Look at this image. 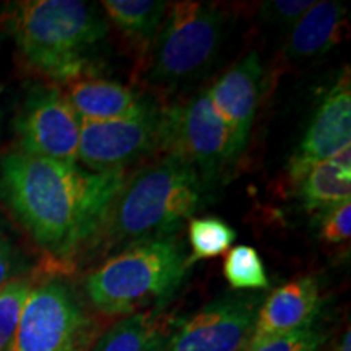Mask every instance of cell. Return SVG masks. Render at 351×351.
I'll return each mask as SVG.
<instances>
[{"label": "cell", "mask_w": 351, "mask_h": 351, "mask_svg": "<svg viewBox=\"0 0 351 351\" xmlns=\"http://www.w3.org/2000/svg\"><path fill=\"white\" fill-rule=\"evenodd\" d=\"M125 179V171L93 173L16 148L0 156V202L34 243L59 261L96 247Z\"/></svg>", "instance_id": "cell-1"}, {"label": "cell", "mask_w": 351, "mask_h": 351, "mask_svg": "<svg viewBox=\"0 0 351 351\" xmlns=\"http://www.w3.org/2000/svg\"><path fill=\"white\" fill-rule=\"evenodd\" d=\"M7 26L29 67L52 82L98 77V49L109 23L93 3L80 0H25L13 3Z\"/></svg>", "instance_id": "cell-2"}, {"label": "cell", "mask_w": 351, "mask_h": 351, "mask_svg": "<svg viewBox=\"0 0 351 351\" xmlns=\"http://www.w3.org/2000/svg\"><path fill=\"white\" fill-rule=\"evenodd\" d=\"M204 191V182L191 165L160 155L127 176L98 244H103L104 252L124 251L130 245L176 236L179 226L200 208Z\"/></svg>", "instance_id": "cell-3"}, {"label": "cell", "mask_w": 351, "mask_h": 351, "mask_svg": "<svg viewBox=\"0 0 351 351\" xmlns=\"http://www.w3.org/2000/svg\"><path fill=\"white\" fill-rule=\"evenodd\" d=\"M189 270L184 245L176 236L147 241L108 257L83 280L88 301L106 315H130L165 301Z\"/></svg>", "instance_id": "cell-4"}, {"label": "cell", "mask_w": 351, "mask_h": 351, "mask_svg": "<svg viewBox=\"0 0 351 351\" xmlns=\"http://www.w3.org/2000/svg\"><path fill=\"white\" fill-rule=\"evenodd\" d=\"M225 26V12L215 3H168L150 49L148 80L161 90H176L195 80L217 57Z\"/></svg>", "instance_id": "cell-5"}, {"label": "cell", "mask_w": 351, "mask_h": 351, "mask_svg": "<svg viewBox=\"0 0 351 351\" xmlns=\"http://www.w3.org/2000/svg\"><path fill=\"white\" fill-rule=\"evenodd\" d=\"M160 153L191 165L205 189L238 163L241 153L204 88L191 98L161 106Z\"/></svg>", "instance_id": "cell-6"}, {"label": "cell", "mask_w": 351, "mask_h": 351, "mask_svg": "<svg viewBox=\"0 0 351 351\" xmlns=\"http://www.w3.org/2000/svg\"><path fill=\"white\" fill-rule=\"evenodd\" d=\"M161 106L152 98L124 117L103 122H80L78 163L93 173L125 171L160 153Z\"/></svg>", "instance_id": "cell-7"}, {"label": "cell", "mask_w": 351, "mask_h": 351, "mask_svg": "<svg viewBox=\"0 0 351 351\" xmlns=\"http://www.w3.org/2000/svg\"><path fill=\"white\" fill-rule=\"evenodd\" d=\"M88 319L69 283L52 278L33 287L8 351H82Z\"/></svg>", "instance_id": "cell-8"}, {"label": "cell", "mask_w": 351, "mask_h": 351, "mask_svg": "<svg viewBox=\"0 0 351 351\" xmlns=\"http://www.w3.org/2000/svg\"><path fill=\"white\" fill-rule=\"evenodd\" d=\"M263 295L231 293L176 322L160 351H244Z\"/></svg>", "instance_id": "cell-9"}, {"label": "cell", "mask_w": 351, "mask_h": 351, "mask_svg": "<svg viewBox=\"0 0 351 351\" xmlns=\"http://www.w3.org/2000/svg\"><path fill=\"white\" fill-rule=\"evenodd\" d=\"M13 127L19 143L16 150L78 163L80 119L59 86H33L21 103Z\"/></svg>", "instance_id": "cell-10"}, {"label": "cell", "mask_w": 351, "mask_h": 351, "mask_svg": "<svg viewBox=\"0 0 351 351\" xmlns=\"http://www.w3.org/2000/svg\"><path fill=\"white\" fill-rule=\"evenodd\" d=\"M351 147V82L346 67L339 80L320 99L304 137L288 161V176L293 184L311 166L330 160Z\"/></svg>", "instance_id": "cell-11"}, {"label": "cell", "mask_w": 351, "mask_h": 351, "mask_svg": "<svg viewBox=\"0 0 351 351\" xmlns=\"http://www.w3.org/2000/svg\"><path fill=\"white\" fill-rule=\"evenodd\" d=\"M263 85L265 69L262 59L256 51H251L207 88L215 111L230 129L241 155L251 137Z\"/></svg>", "instance_id": "cell-12"}, {"label": "cell", "mask_w": 351, "mask_h": 351, "mask_svg": "<svg viewBox=\"0 0 351 351\" xmlns=\"http://www.w3.org/2000/svg\"><path fill=\"white\" fill-rule=\"evenodd\" d=\"M319 309L320 283L315 276L306 275L282 285L258 307L245 350L311 326L317 319Z\"/></svg>", "instance_id": "cell-13"}, {"label": "cell", "mask_w": 351, "mask_h": 351, "mask_svg": "<svg viewBox=\"0 0 351 351\" xmlns=\"http://www.w3.org/2000/svg\"><path fill=\"white\" fill-rule=\"evenodd\" d=\"M346 7L340 2H314L293 25L285 44V56L293 62L315 59L343 39Z\"/></svg>", "instance_id": "cell-14"}, {"label": "cell", "mask_w": 351, "mask_h": 351, "mask_svg": "<svg viewBox=\"0 0 351 351\" xmlns=\"http://www.w3.org/2000/svg\"><path fill=\"white\" fill-rule=\"evenodd\" d=\"M62 91L80 122L119 119L134 111L143 98L134 88L101 77L70 82Z\"/></svg>", "instance_id": "cell-15"}, {"label": "cell", "mask_w": 351, "mask_h": 351, "mask_svg": "<svg viewBox=\"0 0 351 351\" xmlns=\"http://www.w3.org/2000/svg\"><path fill=\"white\" fill-rule=\"evenodd\" d=\"M296 194L302 207L313 215L351 202V147L343 148L330 160L311 166L298 179Z\"/></svg>", "instance_id": "cell-16"}, {"label": "cell", "mask_w": 351, "mask_h": 351, "mask_svg": "<svg viewBox=\"0 0 351 351\" xmlns=\"http://www.w3.org/2000/svg\"><path fill=\"white\" fill-rule=\"evenodd\" d=\"M101 8L129 46L140 54L150 52L168 2L160 0H103Z\"/></svg>", "instance_id": "cell-17"}, {"label": "cell", "mask_w": 351, "mask_h": 351, "mask_svg": "<svg viewBox=\"0 0 351 351\" xmlns=\"http://www.w3.org/2000/svg\"><path fill=\"white\" fill-rule=\"evenodd\" d=\"M171 324L160 309L138 311L109 327L91 351H160Z\"/></svg>", "instance_id": "cell-18"}, {"label": "cell", "mask_w": 351, "mask_h": 351, "mask_svg": "<svg viewBox=\"0 0 351 351\" xmlns=\"http://www.w3.org/2000/svg\"><path fill=\"white\" fill-rule=\"evenodd\" d=\"M236 241V231L223 219L215 217H202L189 219V243L191 256L187 265L199 261H208L223 256Z\"/></svg>", "instance_id": "cell-19"}, {"label": "cell", "mask_w": 351, "mask_h": 351, "mask_svg": "<svg viewBox=\"0 0 351 351\" xmlns=\"http://www.w3.org/2000/svg\"><path fill=\"white\" fill-rule=\"evenodd\" d=\"M223 275L236 291H254L270 287L265 263L252 245L239 244L226 252Z\"/></svg>", "instance_id": "cell-20"}, {"label": "cell", "mask_w": 351, "mask_h": 351, "mask_svg": "<svg viewBox=\"0 0 351 351\" xmlns=\"http://www.w3.org/2000/svg\"><path fill=\"white\" fill-rule=\"evenodd\" d=\"M33 283L15 278L0 288V351H8Z\"/></svg>", "instance_id": "cell-21"}, {"label": "cell", "mask_w": 351, "mask_h": 351, "mask_svg": "<svg viewBox=\"0 0 351 351\" xmlns=\"http://www.w3.org/2000/svg\"><path fill=\"white\" fill-rule=\"evenodd\" d=\"M326 341L327 333L314 322L301 330L276 337L245 351H322Z\"/></svg>", "instance_id": "cell-22"}, {"label": "cell", "mask_w": 351, "mask_h": 351, "mask_svg": "<svg viewBox=\"0 0 351 351\" xmlns=\"http://www.w3.org/2000/svg\"><path fill=\"white\" fill-rule=\"evenodd\" d=\"M351 234V202L337 205L319 215V238L328 245L350 243Z\"/></svg>", "instance_id": "cell-23"}, {"label": "cell", "mask_w": 351, "mask_h": 351, "mask_svg": "<svg viewBox=\"0 0 351 351\" xmlns=\"http://www.w3.org/2000/svg\"><path fill=\"white\" fill-rule=\"evenodd\" d=\"M313 0H274L263 2L261 7L262 19L269 23L293 26L313 7Z\"/></svg>", "instance_id": "cell-24"}, {"label": "cell", "mask_w": 351, "mask_h": 351, "mask_svg": "<svg viewBox=\"0 0 351 351\" xmlns=\"http://www.w3.org/2000/svg\"><path fill=\"white\" fill-rule=\"evenodd\" d=\"M20 271L19 254L13 247L10 239L0 231V288L5 287L16 278Z\"/></svg>", "instance_id": "cell-25"}, {"label": "cell", "mask_w": 351, "mask_h": 351, "mask_svg": "<svg viewBox=\"0 0 351 351\" xmlns=\"http://www.w3.org/2000/svg\"><path fill=\"white\" fill-rule=\"evenodd\" d=\"M330 351H351V332L350 327H346V330L341 333L340 339L335 341L333 348Z\"/></svg>", "instance_id": "cell-26"}]
</instances>
